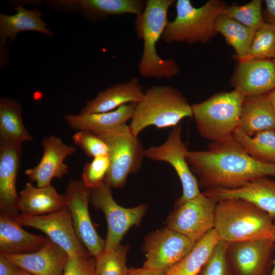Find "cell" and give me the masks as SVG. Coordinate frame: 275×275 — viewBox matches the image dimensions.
<instances>
[{"label": "cell", "instance_id": "27", "mask_svg": "<svg viewBox=\"0 0 275 275\" xmlns=\"http://www.w3.org/2000/svg\"><path fill=\"white\" fill-rule=\"evenodd\" d=\"M22 107L15 99L0 100V142L21 144L33 139L21 118Z\"/></svg>", "mask_w": 275, "mask_h": 275}, {"label": "cell", "instance_id": "24", "mask_svg": "<svg viewBox=\"0 0 275 275\" xmlns=\"http://www.w3.org/2000/svg\"><path fill=\"white\" fill-rule=\"evenodd\" d=\"M65 207L64 196L59 194L51 185L35 187L31 182H27L20 192L18 208L22 214L42 215Z\"/></svg>", "mask_w": 275, "mask_h": 275}, {"label": "cell", "instance_id": "20", "mask_svg": "<svg viewBox=\"0 0 275 275\" xmlns=\"http://www.w3.org/2000/svg\"><path fill=\"white\" fill-rule=\"evenodd\" d=\"M56 8L78 10L91 20L127 14L137 16L144 10L145 0H60L49 2Z\"/></svg>", "mask_w": 275, "mask_h": 275}, {"label": "cell", "instance_id": "19", "mask_svg": "<svg viewBox=\"0 0 275 275\" xmlns=\"http://www.w3.org/2000/svg\"><path fill=\"white\" fill-rule=\"evenodd\" d=\"M2 254L12 263L32 275H63L69 257L49 238L42 248L33 253Z\"/></svg>", "mask_w": 275, "mask_h": 275}, {"label": "cell", "instance_id": "3", "mask_svg": "<svg viewBox=\"0 0 275 275\" xmlns=\"http://www.w3.org/2000/svg\"><path fill=\"white\" fill-rule=\"evenodd\" d=\"M189 117H193L191 105L180 91L169 85L153 86L144 90L129 126L138 138L148 126L174 127Z\"/></svg>", "mask_w": 275, "mask_h": 275}, {"label": "cell", "instance_id": "1", "mask_svg": "<svg viewBox=\"0 0 275 275\" xmlns=\"http://www.w3.org/2000/svg\"><path fill=\"white\" fill-rule=\"evenodd\" d=\"M186 158L205 190L234 189L258 178L275 176V164L250 156L233 135L213 142L206 150H188Z\"/></svg>", "mask_w": 275, "mask_h": 275}, {"label": "cell", "instance_id": "18", "mask_svg": "<svg viewBox=\"0 0 275 275\" xmlns=\"http://www.w3.org/2000/svg\"><path fill=\"white\" fill-rule=\"evenodd\" d=\"M205 196L217 202L232 198L248 201L266 213L275 224V180L262 177L234 189H206Z\"/></svg>", "mask_w": 275, "mask_h": 275}, {"label": "cell", "instance_id": "21", "mask_svg": "<svg viewBox=\"0 0 275 275\" xmlns=\"http://www.w3.org/2000/svg\"><path fill=\"white\" fill-rule=\"evenodd\" d=\"M144 90L136 77L130 80L119 82L97 94L95 98L88 101L80 114L104 113L114 111L129 103H139Z\"/></svg>", "mask_w": 275, "mask_h": 275}, {"label": "cell", "instance_id": "37", "mask_svg": "<svg viewBox=\"0 0 275 275\" xmlns=\"http://www.w3.org/2000/svg\"><path fill=\"white\" fill-rule=\"evenodd\" d=\"M94 257L69 256L63 275H96Z\"/></svg>", "mask_w": 275, "mask_h": 275}, {"label": "cell", "instance_id": "25", "mask_svg": "<svg viewBox=\"0 0 275 275\" xmlns=\"http://www.w3.org/2000/svg\"><path fill=\"white\" fill-rule=\"evenodd\" d=\"M237 129L251 136L263 131H275V111L268 95L245 97Z\"/></svg>", "mask_w": 275, "mask_h": 275}, {"label": "cell", "instance_id": "23", "mask_svg": "<svg viewBox=\"0 0 275 275\" xmlns=\"http://www.w3.org/2000/svg\"><path fill=\"white\" fill-rule=\"evenodd\" d=\"M136 104L129 103L104 113L66 115L64 119L74 129L89 131L97 134L126 124L128 120L132 119Z\"/></svg>", "mask_w": 275, "mask_h": 275}, {"label": "cell", "instance_id": "35", "mask_svg": "<svg viewBox=\"0 0 275 275\" xmlns=\"http://www.w3.org/2000/svg\"><path fill=\"white\" fill-rule=\"evenodd\" d=\"M109 166L108 155L94 158L90 162L85 163L81 175V182L91 189L98 187L105 182Z\"/></svg>", "mask_w": 275, "mask_h": 275}, {"label": "cell", "instance_id": "40", "mask_svg": "<svg viewBox=\"0 0 275 275\" xmlns=\"http://www.w3.org/2000/svg\"><path fill=\"white\" fill-rule=\"evenodd\" d=\"M126 275H165L164 272L144 266L141 268L131 267L128 269Z\"/></svg>", "mask_w": 275, "mask_h": 275}, {"label": "cell", "instance_id": "10", "mask_svg": "<svg viewBox=\"0 0 275 275\" xmlns=\"http://www.w3.org/2000/svg\"><path fill=\"white\" fill-rule=\"evenodd\" d=\"M16 219L21 226L42 231L50 240L63 249L69 256H91L77 237L70 211L67 207L42 215L20 214Z\"/></svg>", "mask_w": 275, "mask_h": 275}, {"label": "cell", "instance_id": "26", "mask_svg": "<svg viewBox=\"0 0 275 275\" xmlns=\"http://www.w3.org/2000/svg\"><path fill=\"white\" fill-rule=\"evenodd\" d=\"M17 13L13 15H0V37L1 43L8 38L13 41L17 34L24 31L43 33L49 37L53 34L48 29L41 16L43 13L38 8L26 10L22 6L15 8Z\"/></svg>", "mask_w": 275, "mask_h": 275}, {"label": "cell", "instance_id": "5", "mask_svg": "<svg viewBox=\"0 0 275 275\" xmlns=\"http://www.w3.org/2000/svg\"><path fill=\"white\" fill-rule=\"evenodd\" d=\"M227 6L221 0H209L196 8L189 0L176 1V17L169 21L161 39L168 44L208 42L218 34L215 22Z\"/></svg>", "mask_w": 275, "mask_h": 275}, {"label": "cell", "instance_id": "16", "mask_svg": "<svg viewBox=\"0 0 275 275\" xmlns=\"http://www.w3.org/2000/svg\"><path fill=\"white\" fill-rule=\"evenodd\" d=\"M231 84L245 97L266 94L275 89V64L270 60L239 61Z\"/></svg>", "mask_w": 275, "mask_h": 275}, {"label": "cell", "instance_id": "32", "mask_svg": "<svg viewBox=\"0 0 275 275\" xmlns=\"http://www.w3.org/2000/svg\"><path fill=\"white\" fill-rule=\"evenodd\" d=\"M274 58L275 25L265 22L256 31L245 60H269Z\"/></svg>", "mask_w": 275, "mask_h": 275}, {"label": "cell", "instance_id": "28", "mask_svg": "<svg viewBox=\"0 0 275 275\" xmlns=\"http://www.w3.org/2000/svg\"><path fill=\"white\" fill-rule=\"evenodd\" d=\"M220 238L214 229L197 241L191 250L165 275H197Z\"/></svg>", "mask_w": 275, "mask_h": 275}, {"label": "cell", "instance_id": "12", "mask_svg": "<svg viewBox=\"0 0 275 275\" xmlns=\"http://www.w3.org/2000/svg\"><path fill=\"white\" fill-rule=\"evenodd\" d=\"M274 246L269 237L229 243L226 256L233 275H269Z\"/></svg>", "mask_w": 275, "mask_h": 275}, {"label": "cell", "instance_id": "31", "mask_svg": "<svg viewBox=\"0 0 275 275\" xmlns=\"http://www.w3.org/2000/svg\"><path fill=\"white\" fill-rule=\"evenodd\" d=\"M129 245L120 244L115 249L103 251L96 257V275H126V255Z\"/></svg>", "mask_w": 275, "mask_h": 275}, {"label": "cell", "instance_id": "13", "mask_svg": "<svg viewBox=\"0 0 275 275\" xmlns=\"http://www.w3.org/2000/svg\"><path fill=\"white\" fill-rule=\"evenodd\" d=\"M91 194V189L81 181L70 179L64 196L77 237L89 254L95 257L104 251L105 239L98 235L90 216Z\"/></svg>", "mask_w": 275, "mask_h": 275}, {"label": "cell", "instance_id": "41", "mask_svg": "<svg viewBox=\"0 0 275 275\" xmlns=\"http://www.w3.org/2000/svg\"><path fill=\"white\" fill-rule=\"evenodd\" d=\"M272 238L275 241V224H274L272 229ZM269 275H275V256L273 259L272 268Z\"/></svg>", "mask_w": 275, "mask_h": 275}, {"label": "cell", "instance_id": "38", "mask_svg": "<svg viewBox=\"0 0 275 275\" xmlns=\"http://www.w3.org/2000/svg\"><path fill=\"white\" fill-rule=\"evenodd\" d=\"M24 271L0 253V275H21Z\"/></svg>", "mask_w": 275, "mask_h": 275}, {"label": "cell", "instance_id": "29", "mask_svg": "<svg viewBox=\"0 0 275 275\" xmlns=\"http://www.w3.org/2000/svg\"><path fill=\"white\" fill-rule=\"evenodd\" d=\"M215 30L233 48L239 61L246 59L256 31L224 13L217 18Z\"/></svg>", "mask_w": 275, "mask_h": 275}, {"label": "cell", "instance_id": "36", "mask_svg": "<svg viewBox=\"0 0 275 275\" xmlns=\"http://www.w3.org/2000/svg\"><path fill=\"white\" fill-rule=\"evenodd\" d=\"M74 144L89 156L94 158L108 155L106 143L98 135L86 130H79L72 136Z\"/></svg>", "mask_w": 275, "mask_h": 275}, {"label": "cell", "instance_id": "34", "mask_svg": "<svg viewBox=\"0 0 275 275\" xmlns=\"http://www.w3.org/2000/svg\"><path fill=\"white\" fill-rule=\"evenodd\" d=\"M228 244L220 239L197 275H233L226 256Z\"/></svg>", "mask_w": 275, "mask_h": 275}, {"label": "cell", "instance_id": "8", "mask_svg": "<svg viewBox=\"0 0 275 275\" xmlns=\"http://www.w3.org/2000/svg\"><path fill=\"white\" fill-rule=\"evenodd\" d=\"M111 187L104 182L91 189L90 202L95 208L101 210L106 218L107 232L104 251L113 250L121 241L128 230L141 223L147 209L144 204L133 208H124L114 200Z\"/></svg>", "mask_w": 275, "mask_h": 275}, {"label": "cell", "instance_id": "43", "mask_svg": "<svg viewBox=\"0 0 275 275\" xmlns=\"http://www.w3.org/2000/svg\"><path fill=\"white\" fill-rule=\"evenodd\" d=\"M21 275H32L29 273L24 271Z\"/></svg>", "mask_w": 275, "mask_h": 275}, {"label": "cell", "instance_id": "22", "mask_svg": "<svg viewBox=\"0 0 275 275\" xmlns=\"http://www.w3.org/2000/svg\"><path fill=\"white\" fill-rule=\"evenodd\" d=\"M16 218L0 213V253L23 254L42 248L48 238L24 230Z\"/></svg>", "mask_w": 275, "mask_h": 275}, {"label": "cell", "instance_id": "14", "mask_svg": "<svg viewBox=\"0 0 275 275\" xmlns=\"http://www.w3.org/2000/svg\"><path fill=\"white\" fill-rule=\"evenodd\" d=\"M196 242L168 227L150 233L145 240L143 266L165 272L180 261Z\"/></svg>", "mask_w": 275, "mask_h": 275}, {"label": "cell", "instance_id": "4", "mask_svg": "<svg viewBox=\"0 0 275 275\" xmlns=\"http://www.w3.org/2000/svg\"><path fill=\"white\" fill-rule=\"evenodd\" d=\"M273 225L266 213L248 201L232 198L217 202L214 229L228 243L272 238Z\"/></svg>", "mask_w": 275, "mask_h": 275}, {"label": "cell", "instance_id": "42", "mask_svg": "<svg viewBox=\"0 0 275 275\" xmlns=\"http://www.w3.org/2000/svg\"><path fill=\"white\" fill-rule=\"evenodd\" d=\"M268 96L271 103L275 111V89H274L269 94Z\"/></svg>", "mask_w": 275, "mask_h": 275}, {"label": "cell", "instance_id": "44", "mask_svg": "<svg viewBox=\"0 0 275 275\" xmlns=\"http://www.w3.org/2000/svg\"><path fill=\"white\" fill-rule=\"evenodd\" d=\"M273 62H274V63L275 64V58L273 59Z\"/></svg>", "mask_w": 275, "mask_h": 275}, {"label": "cell", "instance_id": "7", "mask_svg": "<svg viewBox=\"0 0 275 275\" xmlns=\"http://www.w3.org/2000/svg\"><path fill=\"white\" fill-rule=\"evenodd\" d=\"M96 135L108 148L109 166L105 182L111 188H121L129 175L141 169L145 149L126 124Z\"/></svg>", "mask_w": 275, "mask_h": 275}, {"label": "cell", "instance_id": "9", "mask_svg": "<svg viewBox=\"0 0 275 275\" xmlns=\"http://www.w3.org/2000/svg\"><path fill=\"white\" fill-rule=\"evenodd\" d=\"M217 204L203 193L187 201L178 199L167 227L197 242L214 229Z\"/></svg>", "mask_w": 275, "mask_h": 275}, {"label": "cell", "instance_id": "39", "mask_svg": "<svg viewBox=\"0 0 275 275\" xmlns=\"http://www.w3.org/2000/svg\"><path fill=\"white\" fill-rule=\"evenodd\" d=\"M266 8L263 18L265 22L275 25V0L265 1Z\"/></svg>", "mask_w": 275, "mask_h": 275}, {"label": "cell", "instance_id": "2", "mask_svg": "<svg viewBox=\"0 0 275 275\" xmlns=\"http://www.w3.org/2000/svg\"><path fill=\"white\" fill-rule=\"evenodd\" d=\"M175 2L147 0L144 11L136 16L134 29L138 38L143 41V53L138 65L139 74L143 77L170 79L180 71L173 59H162L156 49V44L169 21V9Z\"/></svg>", "mask_w": 275, "mask_h": 275}, {"label": "cell", "instance_id": "11", "mask_svg": "<svg viewBox=\"0 0 275 275\" xmlns=\"http://www.w3.org/2000/svg\"><path fill=\"white\" fill-rule=\"evenodd\" d=\"M182 130L180 124L174 127L163 144L145 149L144 155L152 160L164 161L172 166L182 187V196L178 200L185 201L196 197L201 192L198 179L186 160L188 150L182 140Z\"/></svg>", "mask_w": 275, "mask_h": 275}, {"label": "cell", "instance_id": "30", "mask_svg": "<svg viewBox=\"0 0 275 275\" xmlns=\"http://www.w3.org/2000/svg\"><path fill=\"white\" fill-rule=\"evenodd\" d=\"M233 135L250 156L258 160L275 164V131H263L251 136L237 129Z\"/></svg>", "mask_w": 275, "mask_h": 275}, {"label": "cell", "instance_id": "15", "mask_svg": "<svg viewBox=\"0 0 275 275\" xmlns=\"http://www.w3.org/2000/svg\"><path fill=\"white\" fill-rule=\"evenodd\" d=\"M43 154L39 163L28 169L24 174L36 182L37 187L51 185L53 178H62L68 173L65 159L76 151L74 147L64 143L60 138L54 135L44 137L42 142Z\"/></svg>", "mask_w": 275, "mask_h": 275}, {"label": "cell", "instance_id": "6", "mask_svg": "<svg viewBox=\"0 0 275 275\" xmlns=\"http://www.w3.org/2000/svg\"><path fill=\"white\" fill-rule=\"evenodd\" d=\"M244 98L234 90L191 104L193 117L200 135L215 142L233 135L238 128Z\"/></svg>", "mask_w": 275, "mask_h": 275}, {"label": "cell", "instance_id": "33", "mask_svg": "<svg viewBox=\"0 0 275 275\" xmlns=\"http://www.w3.org/2000/svg\"><path fill=\"white\" fill-rule=\"evenodd\" d=\"M262 3L261 0H253L242 6H227L224 13L256 31L265 23Z\"/></svg>", "mask_w": 275, "mask_h": 275}, {"label": "cell", "instance_id": "17", "mask_svg": "<svg viewBox=\"0 0 275 275\" xmlns=\"http://www.w3.org/2000/svg\"><path fill=\"white\" fill-rule=\"evenodd\" d=\"M22 144L0 142V213L16 218L19 199L16 182Z\"/></svg>", "mask_w": 275, "mask_h": 275}]
</instances>
